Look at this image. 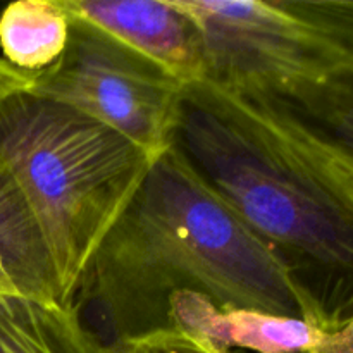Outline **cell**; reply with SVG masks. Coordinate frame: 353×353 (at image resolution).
Returning a JSON list of instances; mask_svg holds the SVG:
<instances>
[{
	"instance_id": "1",
	"label": "cell",
	"mask_w": 353,
	"mask_h": 353,
	"mask_svg": "<svg viewBox=\"0 0 353 353\" xmlns=\"http://www.w3.org/2000/svg\"><path fill=\"white\" fill-rule=\"evenodd\" d=\"M199 293L219 309H254L314 323L331 312L264 238L203 181L178 145L143 183L83 272L74 305L109 330L107 343L168 327V302Z\"/></svg>"
},
{
	"instance_id": "2",
	"label": "cell",
	"mask_w": 353,
	"mask_h": 353,
	"mask_svg": "<svg viewBox=\"0 0 353 353\" xmlns=\"http://www.w3.org/2000/svg\"><path fill=\"white\" fill-rule=\"evenodd\" d=\"M176 145L307 285L317 274L334 299L343 285L350 290L353 145L285 107L207 79L185 86Z\"/></svg>"
},
{
	"instance_id": "3",
	"label": "cell",
	"mask_w": 353,
	"mask_h": 353,
	"mask_svg": "<svg viewBox=\"0 0 353 353\" xmlns=\"http://www.w3.org/2000/svg\"><path fill=\"white\" fill-rule=\"evenodd\" d=\"M152 162L123 134L28 90L0 100V165L37 224L61 303H74Z\"/></svg>"
},
{
	"instance_id": "4",
	"label": "cell",
	"mask_w": 353,
	"mask_h": 353,
	"mask_svg": "<svg viewBox=\"0 0 353 353\" xmlns=\"http://www.w3.org/2000/svg\"><path fill=\"white\" fill-rule=\"evenodd\" d=\"M200 30L205 78L352 143L353 0H176Z\"/></svg>"
},
{
	"instance_id": "5",
	"label": "cell",
	"mask_w": 353,
	"mask_h": 353,
	"mask_svg": "<svg viewBox=\"0 0 353 353\" xmlns=\"http://www.w3.org/2000/svg\"><path fill=\"white\" fill-rule=\"evenodd\" d=\"M68 17L65 50L28 92L110 128L155 161L176 143L185 85L92 24Z\"/></svg>"
},
{
	"instance_id": "6",
	"label": "cell",
	"mask_w": 353,
	"mask_h": 353,
	"mask_svg": "<svg viewBox=\"0 0 353 353\" xmlns=\"http://www.w3.org/2000/svg\"><path fill=\"white\" fill-rule=\"evenodd\" d=\"M68 16L92 24L164 69L181 85L205 78L200 30L176 0H57Z\"/></svg>"
},
{
	"instance_id": "7",
	"label": "cell",
	"mask_w": 353,
	"mask_h": 353,
	"mask_svg": "<svg viewBox=\"0 0 353 353\" xmlns=\"http://www.w3.org/2000/svg\"><path fill=\"white\" fill-rule=\"evenodd\" d=\"M168 327L203 338L226 350L310 353L330 347L353 319L314 323L254 309H219L199 293H179L168 302Z\"/></svg>"
},
{
	"instance_id": "8",
	"label": "cell",
	"mask_w": 353,
	"mask_h": 353,
	"mask_svg": "<svg viewBox=\"0 0 353 353\" xmlns=\"http://www.w3.org/2000/svg\"><path fill=\"white\" fill-rule=\"evenodd\" d=\"M0 353H112L74 303L0 296Z\"/></svg>"
},
{
	"instance_id": "9",
	"label": "cell",
	"mask_w": 353,
	"mask_h": 353,
	"mask_svg": "<svg viewBox=\"0 0 353 353\" xmlns=\"http://www.w3.org/2000/svg\"><path fill=\"white\" fill-rule=\"evenodd\" d=\"M0 296L59 302L50 261L33 217L0 165ZM61 303V302H59Z\"/></svg>"
},
{
	"instance_id": "10",
	"label": "cell",
	"mask_w": 353,
	"mask_h": 353,
	"mask_svg": "<svg viewBox=\"0 0 353 353\" xmlns=\"http://www.w3.org/2000/svg\"><path fill=\"white\" fill-rule=\"evenodd\" d=\"M69 40V17L57 0H17L0 12V57L37 76L61 59Z\"/></svg>"
},
{
	"instance_id": "11",
	"label": "cell",
	"mask_w": 353,
	"mask_h": 353,
	"mask_svg": "<svg viewBox=\"0 0 353 353\" xmlns=\"http://www.w3.org/2000/svg\"><path fill=\"white\" fill-rule=\"evenodd\" d=\"M109 345L112 353H245L216 347L203 338L174 327H164Z\"/></svg>"
},
{
	"instance_id": "12",
	"label": "cell",
	"mask_w": 353,
	"mask_h": 353,
	"mask_svg": "<svg viewBox=\"0 0 353 353\" xmlns=\"http://www.w3.org/2000/svg\"><path fill=\"white\" fill-rule=\"evenodd\" d=\"M34 76L24 74L0 57V100L17 92H26L33 86Z\"/></svg>"
},
{
	"instance_id": "13",
	"label": "cell",
	"mask_w": 353,
	"mask_h": 353,
	"mask_svg": "<svg viewBox=\"0 0 353 353\" xmlns=\"http://www.w3.org/2000/svg\"><path fill=\"white\" fill-rule=\"evenodd\" d=\"M310 353H353V330H348L347 333L341 334L334 343L330 347L321 348V350H314Z\"/></svg>"
}]
</instances>
